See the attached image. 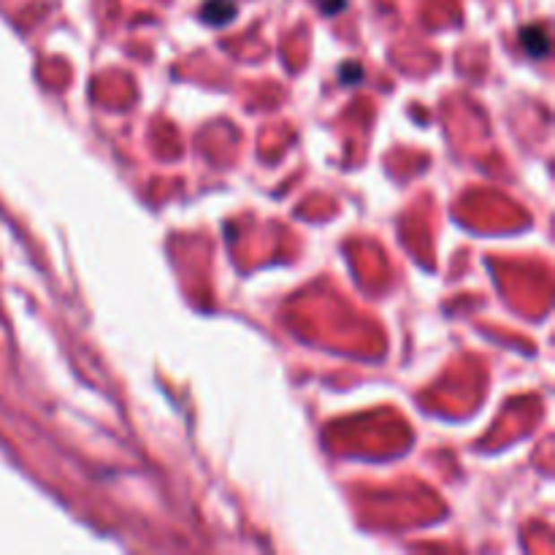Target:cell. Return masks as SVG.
Listing matches in <instances>:
<instances>
[{
  "mask_svg": "<svg viewBox=\"0 0 555 555\" xmlns=\"http://www.w3.org/2000/svg\"><path fill=\"white\" fill-rule=\"evenodd\" d=\"M520 44L525 47V52L531 57H544L547 49H550V41H547V30L542 25H528L520 30Z\"/></svg>",
  "mask_w": 555,
  "mask_h": 555,
  "instance_id": "6da1fadb",
  "label": "cell"
},
{
  "mask_svg": "<svg viewBox=\"0 0 555 555\" xmlns=\"http://www.w3.org/2000/svg\"><path fill=\"white\" fill-rule=\"evenodd\" d=\"M233 14H236V6L230 0H212V4L204 6V20L212 25H225L228 20H233Z\"/></svg>",
  "mask_w": 555,
  "mask_h": 555,
  "instance_id": "7a4b0ae2",
  "label": "cell"
},
{
  "mask_svg": "<svg viewBox=\"0 0 555 555\" xmlns=\"http://www.w3.org/2000/svg\"><path fill=\"white\" fill-rule=\"evenodd\" d=\"M344 6V0H323V9H325V14H334L336 9H342Z\"/></svg>",
  "mask_w": 555,
  "mask_h": 555,
  "instance_id": "3957f363",
  "label": "cell"
}]
</instances>
